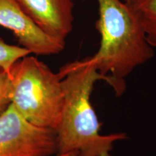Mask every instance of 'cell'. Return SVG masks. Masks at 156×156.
Returning a JSON list of instances; mask_svg holds the SVG:
<instances>
[{
    "label": "cell",
    "mask_w": 156,
    "mask_h": 156,
    "mask_svg": "<svg viewBox=\"0 0 156 156\" xmlns=\"http://www.w3.org/2000/svg\"><path fill=\"white\" fill-rule=\"evenodd\" d=\"M62 79L64 105L56 130L57 153L75 151L77 156H112L115 142L127 139L125 133L103 135L90 96L96 82L106 79L87 57L66 64L57 73Z\"/></svg>",
    "instance_id": "6da1fadb"
},
{
    "label": "cell",
    "mask_w": 156,
    "mask_h": 156,
    "mask_svg": "<svg viewBox=\"0 0 156 156\" xmlns=\"http://www.w3.org/2000/svg\"><path fill=\"white\" fill-rule=\"evenodd\" d=\"M98 7L97 30L100 46L87 57L97 71L106 79L116 95L126 89L125 78L155 55L148 44L137 13L122 0H96Z\"/></svg>",
    "instance_id": "7a4b0ae2"
},
{
    "label": "cell",
    "mask_w": 156,
    "mask_h": 156,
    "mask_svg": "<svg viewBox=\"0 0 156 156\" xmlns=\"http://www.w3.org/2000/svg\"><path fill=\"white\" fill-rule=\"evenodd\" d=\"M10 104L30 124L56 132L64 105L62 79L32 56L15 62L8 73Z\"/></svg>",
    "instance_id": "3957f363"
},
{
    "label": "cell",
    "mask_w": 156,
    "mask_h": 156,
    "mask_svg": "<svg viewBox=\"0 0 156 156\" xmlns=\"http://www.w3.org/2000/svg\"><path fill=\"white\" fill-rule=\"evenodd\" d=\"M56 133L25 120L10 104L0 116V156H53Z\"/></svg>",
    "instance_id": "277c9868"
},
{
    "label": "cell",
    "mask_w": 156,
    "mask_h": 156,
    "mask_svg": "<svg viewBox=\"0 0 156 156\" xmlns=\"http://www.w3.org/2000/svg\"><path fill=\"white\" fill-rule=\"evenodd\" d=\"M0 25L9 29L22 47L36 55L59 54L65 43L50 36L35 23L15 0H0Z\"/></svg>",
    "instance_id": "5b68a950"
},
{
    "label": "cell",
    "mask_w": 156,
    "mask_h": 156,
    "mask_svg": "<svg viewBox=\"0 0 156 156\" xmlns=\"http://www.w3.org/2000/svg\"><path fill=\"white\" fill-rule=\"evenodd\" d=\"M21 9L50 36L65 43L73 29V0H15Z\"/></svg>",
    "instance_id": "8992f818"
},
{
    "label": "cell",
    "mask_w": 156,
    "mask_h": 156,
    "mask_svg": "<svg viewBox=\"0 0 156 156\" xmlns=\"http://www.w3.org/2000/svg\"><path fill=\"white\" fill-rule=\"evenodd\" d=\"M129 5L140 17L148 44L156 48V0H134Z\"/></svg>",
    "instance_id": "52a82bcc"
},
{
    "label": "cell",
    "mask_w": 156,
    "mask_h": 156,
    "mask_svg": "<svg viewBox=\"0 0 156 156\" xmlns=\"http://www.w3.org/2000/svg\"><path fill=\"white\" fill-rule=\"evenodd\" d=\"M30 54V51L25 48L7 44L0 38V67L7 73L15 62Z\"/></svg>",
    "instance_id": "ba28073f"
},
{
    "label": "cell",
    "mask_w": 156,
    "mask_h": 156,
    "mask_svg": "<svg viewBox=\"0 0 156 156\" xmlns=\"http://www.w3.org/2000/svg\"><path fill=\"white\" fill-rule=\"evenodd\" d=\"M10 105V80L9 74L0 67V116Z\"/></svg>",
    "instance_id": "9c48e42d"
},
{
    "label": "cell",
    "mask_w": 156,
    "mask_h": 156,
    "mask_svg": "<svg viewBox=\"0 0 156 156\" xmlns=\"http://www.w3.org/2000/svg\"><path fill=\"white\" fill-rule=\"evenodd\" d=\"M55 156H77V153L75 151H71L65 153L56 154Z\"/></svg>",
    "instance_id": "30bf717a"
},
{
    "label": "cell",
    "mask_w": 156,
    "mask_h": 156,
    "mask_svg": "<svg viewBox=\"0 0 156 156\" xmlns=\"http://www.w3.org/2000/svg\"><path fill=\"white\" fill-rule=\"evenodd\" d=\"M122 1H124V2H126L127 4H131V3L133 2L134 0H122Z\"/></svg>",
    "instance_id": "8fae6325"
}]
</instances>
